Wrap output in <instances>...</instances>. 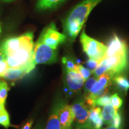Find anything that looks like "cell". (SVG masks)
Masks as SVG:
<instances>
[{"mask_svg":"<svg viewBox=\"0 0 129 129\" xmlns=\"http://www.w3.org/2000/svg\"><path fill=\"white\" fill-rule=\"evenodd\" d=\"M33 40V33L28 32L3 42L8 68H26L30 72L35 69L33 63L35 44Z\"/></svg>","mask_w":129,"mask_h":129,"instance_id":"6da1fadb","label":"cell"},{"mask_svg":"<svg viewBox=\"0 0 129 129\" xmlns=\"http://www.w3.org/2000/svg\"><path fill=\"white\" fill-rule=\"evenodd\" d=\"M102 0H84L77 5L62 21L64 34L73 42L83 28L92 10Z\"/></svg>","mask_w":129,"mask_h":129,"instance_id":"7a4b0ae2","label":"cell"},{"mask_svg":"<svg viewBox=\"0 0 129 129\" xmlns=\"http://www.w3.org/2000/svg\"><path fill=\"white\" fill-rule=\"evenodd\" d=\"M128 55L104 56L93 73L97 79L107 71L112 72L115 76L128 68Z\"/></svg>","mask_w":129,"mask_h":129,"instance_id":"3957f363","label":"cell"},{"mask_svg":"<svg viewBox=\"0 0 129 129\" xmlns=\"http://www.w3.org/2000/svg\"><path fill=\"white\" fill-rule=\"evenodd\" d=\"M80 42L83 51L89 59L99 60L105 55L107 46L88 36L84 31H83L80 35Z\"/></svg>","mask_w":129,"mask_h":129,"instance_id":"277c9868","label":"cell"},{"mask_svg":"<svg viewBox=\"0 0 129 129\" xmlns=\"http://www.w3.org/2000/svg\"><path fill=\"white\" fill-rule=\"evenodd\" d=\"M57 60V54L56 50L38 38L34 49V64L36 67L37 64H52Z\"/></svg>","mask_w":129,"mask_h":129,"instance_id":"5b68a950","label":"cell"},{"mask_svg":"<svg viewBox=\"0 0 129 129\" xmlns=\"http://www.w3.org/2000/svg\"><path fill=\"white\" fill-rule=\"evenodd\" d=\"M39 38L45 44L54 49H57L59 45L65 42L67 36L58 31L55 24L51 23L44 29Z\"/></svg>","mask_w":129,"mask_h":129,"instance_id":"8992f818","label":"cell"},{"mask_svg":"<svg viewBox=\"0 0 129 129\" xmlns=\"http://www.w3.org/2000/svg\"><path fill=\"white\" fill-rule=\"evenodd\" d=\"M65 79L67 91L70 95L80 91L85 83L84 79L76 69L66 71Z\"/></svg>","mask_w":129,"mask_h":129,"instance_id":"52a82bcc","label":"cell"},{"mask_svg":"<svg viewBox=\"0 0 129 129\" xmlns=\"http://www.w3.org/2000/svg\"><path fill=\"white\" fill-rule=\"evenodd\" d=\"M114 55H128V48L127 43L115 34L109 40L105 56Z\"/></svg>","mask_w":129,"mask_h":129,"instance_id":"ba28073f","label":"cell"},{"mask_svg":"<svg viewBox=\"0 0 129 129\" xmlns=\"http://www.w3.org/2000/svg\"><path fill=\"white\" fill-rule=\"evenodd\" d=\"M58 117L61 129H72L75 115L71 106L68 104L59 105Z\"/></svg>","mask_w":129,"mask_h":129,"instance_id":"9c48e42d","label":"cell"},{"mask_svg":"<svg viewBox=\"0 0 129 129\" xmlns=\"http://www.w3.org/2000/svg\"><path fill=\"white\" fill-rule=\"evenodd\" d=\"M74 113V121L76 124H84L88 122V115L90 108L84 101L75 102L71 106Z\"/></svg>","mask_w":129,"mask_h":129,"instance_id":"30bf717a","label":"cell"},{"mask_svg":"<svg viewBox=\"0 0 129 129\" xmlns=\"http://www.w3.org/2000/svg\"><path fill=\"white\" fill-rule=\"evenodd\" d=\"M115 75L112 72L107 71L101 75L98 79L96 83L94 84L91 88L90 93H94L99 91L102 88L108 87L112 84V79Z\"/></svg>","mask_w":129,"mask_h":129,"instance_id":"8fae6325","label":"cell"},{"mask_svg":"<svg viewBox=\"0 0 129 129\" xmlns=\"http://www.w3.org/2000/svg\"><path fill=\"white\" fill-rule=\"evenodd\" d=\"M88 122L94 129H101L104 123L102 117V110L100 107L90 109L88 115Z\"/></svg>","mask_w":129,"mask_h":129,"instance_id":"7c38bea8","label":"cell"},{"mask_svg":"<svg viewBox=\"0 0 129 129\" xmlns=\"http://www.w3.org/2000/svg\"><path fill=\"white\" fill-rule=\"evenodd\" d=\"M29 70L26 68H8L4 74L3 78L8 80L15 81L19 80L25 77L26 74L30 73Z\"/></svg>","mask_w":129,"mask_h":129,"instance_id":"4fadbf2b","label":"cell"},{"mask_svg":"<svg viewBox=\"0 0 129 129\" xmlns=\"http://www.w3.org/2000/svg\"><path fill=\"white\" fill-rule=\"evenodd\" d=\"M59 105L57 104L53 107L45 129H61L59 117H58V109Z\"/></svg>","mask_w":129,"mask_h":129,"instance_id":"5bb4252c","label":"cell"},{"mask_svg":"<svg viewBox=\"0 0 129 129\" xmlns=\"http://www.w3.org/2000/svg\"><path fill=\"white\" fill-rule=\"evenodd\" d=\"M117 112L118 110L114 108L111 104L104 106V108L102 111V117L104 123L106 124L110 125L113 118Z\"/></svg>","mask_w":129,"mask_h":129,"instance_id":"9a60e30c","label":"cell"},{"mask_svg":"<svg viewBox=\"0 0 129 129\" xmlns=\"http://www.w3.org/2000/svg\"><path fill=\"white\" fill-rule=\"evenodd\" d=\"M64 0H38L37 7L39 10H47L57 7Z\"/></svg>","mask_w":129,"mask_h":129,"instance_id":"2e32d148","label":"cell"},{"mask_svg":"<svg viewBox=\"0 0 129 129\" xmlns=\"http://www.w3.org/2000/svg\"><path fill=\"white\" fill-rule=\"evenodd\" d=\"M112 81H114L119 89L125 93H127L129 90V80L127 77L119 75H115L113 78Z\"/></svg>","mask_w":129,"mask_h":129,"instance_id":"e0dca14e","label":"cell"},{"mask_svg":"<svg viewBox=\"0 0 129 129\" xmlns=\"http://www.w3.org/2000/svg\"><path fill=\"white\" fill-rule=\"evenodd\" d=\"M9 87L7 82L0 79V102L5 104L7 99Z\"/></svg>","mask_w":129,"mask_h":129,"instance_id":"ac0fdd59","label":"cell"},{"mask_svg":"<svg viewBox=\"0 0 129 129\" xmlns=\"http://www.w3.org/2000/svg\"><path fill=\"white\" fill-rule=\"evenodd\" d=\"M0 125L6 128H8L12 125L10 124L9 114L6 109L0 112Z\"/></svg>","mask_w":129,"mask_h":129,"instance_id":"d6986e66","label":"cell"},{"mask_svg":"<svg viewBox=\"0 0 129 129\" xmlns=\"http://www.w3.org/2000/svg\"><path fill=\"white\" fill-rule=\"evenodd\" d=\"M62 63L64 65L66 71H71L75 69L77 64L73 59L69 57H63L62 59Z\"/></svg>","mask_w":129,"mask_h":129,"instance_id":"ffe728a7","label":"cell"},{"mask_svg":"<svg viewBox=\"0 0 129 129\" xmlns=\"http://www.w3.org/2000/svg\"><path fill=\"white\" fill-rule=\"evenodd\" d=\"M75 69L81 74V75H82V77L84 79L85 81L90 78V75L93 73L89 69H88L87 68H85L80 64L77 63Z\"/></svg>","mask_w":129,"mask_h":129,"instance_id":"44dd1931","label":"cell"},{"mask_svg":"<svg viewBox=\"0 0 129 129\" xmlns=\"http://www.w3.org/2000/svg\"><path fill=\"white\" fill-rule=\"evenodd\" d=\"M111 104L115 109L118 110L121 106L122 101L117 93H115L111 96Z\"/></svg>","mask_w":129,"mask_h":129,"instance_id":"7402d4cb","label":"cell"},{"mask_svg":"<svg viewBox=\"0 0 129 129\" xmlns=\"http://www.w3.org/2000/svg\"><path fill=\"white\" fill-rule=\"evenodd\" d=\"M98 80V79L95 77L93 78H89L88 80L85 81V83H84V94L85 96L88 95L90 93L91 88L96 83V82Z\"/></svg>","mask_w":129,"mask_h":129,"instance_id":"603a6c76","label":"cell"},{"mask_svg":"<svg viewBox=\"0 0 129 129\" xmlns=\"http://www.w3.org/2000/svg\"><path fill=\"white\" fill-rule=\"evenodd\" d=\"M111 96L106 94L96 99V106H105L111 104Z\"/></svg>","mask_w":129,"mask_h":129,"instance_id":"cb8c5ba5","label":"cell"},{"mask_svg":"<svg viewBox=\"0 0 129 129\" xmlns=\"http://www.w3.org/2000/svg\"><path fill=\"white\" fill-rule=\"evenodd\" d=\"M122 124V118L121 116L118 112H117L113 118L112 121H111L110 125L111 126H113L115 127H117V128H120L121 127Z\"/></svg>","mask_w":129,"mask_h":129,"instance_id":"d4e9b609","label":"cell"},{"mask_svg":"<svg viewBox=\"0 0 129 129\" xmlns=\"http://www.w3.org/2000/svg\"><path fill=\"white\" fill-rule=\"evenodd\" d=\"M101 62V60H93V59H88V60L86 62V66L88 69H89L91 72H93V71L98 67Z\"/></svg>","mask_w":129,"mask_h":129,"instance_id":"484cf974","label":"cell"},{"mask_svg":"<svg viewBox=\"0 0 129 129\" xmlns=\"http://www.w3.org/2000/svg\"><path fill=\"white\" fill-rule=\"evenodd\" d=\"M74 129H94L89 122L84 124H75Z\"/></svg>","mask_w":129,"mask_h":129,"instance_id":"4316f807","label":"cell"},{"mask_svg":"<svg viewBox=\"0 0 129 129\" xmlns=\"http://www.w3.org/2000/svg\"><path fill=\"white\" fill-rule=\"evenodd\" d=\"M4 59H6V55L2 42V43L0 44V62H1V60H4Z\"/></svg>","mask_w":129,"mask_h":129,"instance_id":"83f0119b","label":"cell"},{"mask_svg":"<svg viewBox=\"0 0 129 129\" xmlns=\"http://www.w3.org/2000/svg\"><path fill=\"white\" fill-rule=\"evenodd\" d=\"M33 120H30L28 121V122H26L25 124L23 125V126L22 127L21 129H31L32 127V124H33Z\"/></svg>","mask_w":129,"mask_h":129,"instance_id":"f1b7e54d","label":"cell"},{"mask_svg":"<svg viewBox=\"0 0 129 129\" xmlns=\"http://www.w3.org/2000/svg\"><path fill=\"white\" fill-rule=\"evenodd\" d=\"M33 129H44V127H43V125H42L41 124H37L35 125V126L34 127Z\"/></svg>","mask_w":129,"mask_h":129,"instance_id":"f546056e","label":"cell"},{"mask_svg":"<svg viewBox=\"0 0 129 129\" xmlns=\"http://www.w3.org/2000/svg\"><path fill=\"white\" fill-rule=\"evenodd\" d=\"M4 109H5V104H3L1 102H0V112L4 111Z\"/></svg>","mask_w":129,"mask_h":129,"instance_id":"4dcf8cb0","label":"cell"},{"mask_svg":"<svg viewBox=\"0 0 129 129\" xmlns=\"http://www.w3.org/2000/svg\"><path fill=\"white\" fill-rule=\"evenodd\" d=\"M103 129H121V128H117V127H113V126H111V125H109L108 127H106V128H103Z\"/></svg>","mask_w":129,"mask_h":129,"instance_id":"1f68e13d","label":"cell"},{"mask_svg":"<svg viewBox=\"0 0 129 129\" xmlns=\"http://www.w3.org/2000/svg\"><path fill=\"white\" fill-rule=\"evenodd\" d=\"M2 1L4 2H10V1H14V0H2Z\"/></svg>","mask_w":129,"mask_h":129,"instance_id":"d6a6232c","label":"cell"},{"mask_svg":"<svg viewBox=\"0 0 129 129\" xmlns=\"http://www.w3.org/2000/svg\"><path fill=\"white\" fill-rule=\"evenodd\" d=\"M1 25H0V33H1Z\"/></svg>","mask_w":129,"mask_h":129,"instance_id":"836d02e7","label":"cell"}]
</instances>
